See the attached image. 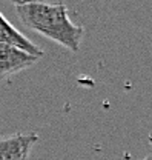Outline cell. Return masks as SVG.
I'll return each instance as SVG.
<instances>
[{
    "mask_svg": "<svg viewBox=\"0 0 152 160\" xmlns=\"http://www.w3.org/2000/svg\"><path fill=\"white\" fill-rule=\"evenodd\" d=\"M14 5L20 22L26 28L54 40L71 52H78L85 28L69 19L66 5L43 2H16Z\"/></svg>",
    "mask_w": 152,
    "mask_h": 160,
    "instance_id": "6da1fadb",
    "label": "cell"
},
{
    "mask_svg": "<svg viewBox=\"0 0 152 160\" xmlns=\"http://www.w3.org/2000/svg\"><path fill=\"white\" fill-rule=\"evenodd\" d=\"M40 59L17 46L0 43V82L34 66Z\"/></svg>",
    "mask_w": 152,
    "mask_h": 160,
    "instance_id": "7a4b0ae2",
    "label": "cell"
},
{
    "mask_svg": "<svg viewBox=\"0 0 152 160\" xmlns=\"http://www.w3.org/2000/svg\"><path fill=\"white\" fill-rule=\"evenodd\" d=\"M37 142L38 136L36 132H19L0 137V160H28Z\"/></svg>",
    "mask_w": 152,
    "mask_h": 160,
    "instance_id": "3957f363",
    "label": "cell"
},
{
    "mask_svg": "<svg viewBox=\"0 0 152 160\" xmlns=\"http://www.w3.org/2000/svg\"><path fill=\"white\" fill-rule=\"evenodd\" d=\"M0 43L17 46L20 49H23L32 56H37V57L43 56V51L37 45L32 43L25 34H22L17 28H14L9 20L5 19V16L2 12H0Z\"/></svg>",
    "mask_w": 152,
    "mask_h": 160,
    "instance_id": "277c9868",
    "label": "cell"
},
{
    "mask_svg": "<svg viewBox=\"0 0 152 160\" xmlns=\"http://www.w3.org/2000/svg\"><path fill=\"white\" fill-rule=\"evenodd\" d=\"M143 160H152V156H148V157H145Z\"/></svg>",
    "mask_w": 152,
    "mask_h": 160,
    "instance_id": "5b68a950",
    "label": "cell"
}]
</instances>
